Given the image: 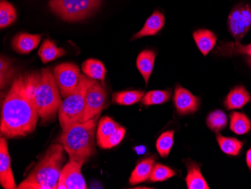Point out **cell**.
Returning <instances> with one entry per match:
<instances>
[{
    "mask_svg": "<svg viewBox=\"0 0 251 189\" xmlns=\"http://www.w3.org/2000/svg\"><path fill=\"white\" fill-rule=\"evenodd\" d=\"M36 76V73L18 76L4 99L0 131L5 137H22L36 130L39 117L34 101Z\"/></svg>",
    "mask_w": 251,
    "mask_h": 189,
    "instance_id": "6da1fadb",
    "label": "cell"
},
{
    "mask_svg": "<svg viewBox=\"0 0 251 189\" xmlns=\"http://www.w3.org/2000/svg\"><path fill=\"white\" fill-rule=\"evenodd\" d=\"M63 150L64 148L60 143L50 146L18 189H56L66 161Z\"/></svg>",
    "mask_w": 251,
    "mask_h": 189,
    "instance_id": "7a4b0ae2",
    "label": "cell"
},
{
    "mask_svg": "<svg viewBox=\"0 0 251 189\" xmlns=\"http://www.w3.org/2000/svg\"><path fill=\"white\" fill-rule=\"evenodd\" d=\"M95 121L92 118L63 128L57 141L67 152L70 161L85 163L95 155Z\"/></svg>",
    "mask_w": 251,
    "mask_h": 189,
    "instance_id": "3957f363",
    "label": "cell"
},
{
    "mask_svg": "<svg viewBox=\"0 0 251 189\" xmlns=\"http://www.w3.org/2000/svg\"><path fill=\"white\" fill-rule=\"evenodd\" d=\"M34 101L42 123L47 124L54 120L62 101L50 69H42L40 73H36Z\"/></svg>",
    "mask_w": 251,
    "mask_h": 189,
    "instance_id": "277c9868",
    "label": "cell"
},
{
    "mask_svg": "<svg viewBox=\"0 0 251 189\" xmlns=\"http://www.w3.org/2000/svg\"><path fill=\"white\" fill-rule=\"evenodd\" d=\"M96 81L86 75H81L75 90L62 101L59 108V121L63 129L73 124L81 122L86 94L89 87Z\"/></svg>",
    "mask_w": 251,
    "mask_h": 189,
    "instance_id": "5b68a950",
    "label": "cell"
},
{
    "mask_svg": "<svg viewBox=\"0 0 251 189\" xmlns=\"http://www.w3.org/2000/svg\"><path fill=\"white\" fill-rule=\"evenodd\" d=\"M101 0H50L52 12L69 22L83 21L100 8Z\"/></svg>",
    "mask_w": 251,
    "mask_h": 189,
    "instance_id": "8992f818",
    "label": "cell"
},
{
    "mask_svg": "<svg viewBox=\"0 0 251 189\" xmlns=\"http://www.w3.org/2000/svg\"><path fill=\"white\" fill-rule=\"evenodd\" d=\"M53 74L59 91L64 98L75 90L81 76L78 66L71 63H63L56 66Z\"/></svg>",
    "mask_w": 251,
    "mask_h": 189,
    "instance_id": "52a82bcc",
    "label": "cell"
},
{
    "mask_svg": "<svg viewBox=\"0 0 251 189\" xmlns=\"http://www.w3.org/2000/svg\"><path fill=\"white\" fill-rule=\"evenodd\" d=\"M251 27V8L238 5L232 9L228 18V29L237 42H240Z\"/></svg>",
    "mask_w": 251,
    "mask_h": 189,
    "instance_id": "ba28073f",
    "label": "cell"
},
{
    "mask_svg": "<svg viewBox=\"0 0 251 189\" xmlns=\"http://www.w3.org/2000/svg\"><path fill=\"white\" fill-rule=\"evenodd\" d=\"M107 92L105 87L96 81L87 90L81 122L92 119L105 108Z\"/></svg>",
    "mask_w": 251,
    "mask_h": 189,
    "instance_id": "9c48e42d",
    "label": "cell"
},
{
    "mask_svg": "<svg viewBox=\"0 0 251 189\" xmlns=\"http://www.w3.org/2000/svg\"><path fill=\"white\" fill-rule=\"evenodd\" d=\"M84 162L70 161L66 163L60 173L58 189H86L85 180L81 173V167Z\"/></svg>",
    "mask_w": 251,
    "mask_h": 189,
    "instance_id": "30bf717a",
    "label": "cell"
},
{
    "mask_svg": "<svg viewBox=\"0 0 251 189\" xmlns=\"http://www.w3.org/2000/svg\"><path fill=\"white\" fill-rule=\"evenodd\" d=\"M173 101L177 113L180 115L195 113L200 108L198 97L180 85L176 87Z\"/></svg>",
    "mask_w": 251,
    "mask_h": 189,
    "instance_id": "8fae6325",
    "label": "cell"
},
{
    "mask_svg": "<svg viewBox=\"0 0 251 189\" xmlns=\"http://www.w3.org/2000/svg\"><path fill=\"white\" fill-rule=\"evenodd\" d=\"M0 184L5 189H18L11 170L8 143L2 137L0 139Z\"/></svg>",
    "mask_w": 251,
    "mask_h": 189,
    "instance_id": "7c38bea8",
    "label": "cell"
},
{
    "mask_svg": "<svg viewBox=\"0 0 251 189\" xmlns=\"http://www.w3.org/2000/svg\"><path fill=\"white\" fill-rule=\"evenodd\" d=\"M42 36V35L39 34H29L26 32H21L12 39L11 46L18 53L26 54L39 46Z\"/></svg>",
    "mask_w": 251,
    "mask_h": 189,
    "instance_id": "4fadbf2b",
    "label": "cell"
},
{
    "mask_svg": "<svg viewBox=\"0 0 251 189\" xmlns=\"http://www.w3.org/2000/svg\"><path fill=\"white\" fill-rule=\"evenodd\" d=\"M165 21L166 20H165L164 15L161 12L156 11L147 19L142 29L134 35L132 40L140 39L145 36H155L157 32L163 29Z\"/></svg>",
    "mask_w": 251,
    "mask_h": 189,
    "instance_id": "5bb4252c",
    "label": "cell"
},
{
    "mask_svg": "<svg viewBox=\"0 0 251 189\" xmlns=\"http://www.w3.org/2000/svg\"><path fill=\"white\" fill-rule=\"evenodd\" d=\"M251 101V97L247 89L243 86H237L226 96L224 105L228 110L239 109Z\"/></svg>",
    "mask_w": 251,
    "mask_h": 189,
    "instance_id": "9a60e30c",
    "label": "cell"
},
{
    "mask_svg": "<svg viewBox=\"0 0 251 189\" xmlns=\"http://www.w3.org/2000/svg\"><path fill=\"white\" fill-rule=\"evenodd\" d=\"M155 160L156 158L148 157L141 161L131 173L129 184L135 186L148 180L154 166Z\"/></svg>",
    "mask_w": 251,
    "mask_h": 189,
    "instance_id": "2e32d148",
    "label": "cell"
},
{
    "mask_svg": "<svg viewBox=\"0 0 251 189\" xmlns=\"http://www.w3.org/2000/svg\"><path fill=\"white\" fill-rule=\"evenodd\" d=\"M155 59H156V54L151 50L143 51L137 57V69L140 72L146 85H148L151 76L153 73Z\"/></svg>",
    "mask_w": 251,
    "mask_h": 189,
    "instance_id": "e0dca14e",
    "label": "cell"
},
{
    "mask_svg": "<svg viewBox=\"0 0 251 189\" xmlns=\"http://www.w3.org/2000/svg\"><path fill=\"white\" fill-rule=\"evenodd\" d=\"M193 39L195 40L197 47L204 56L214 49L217 42V36L214 32L208 29H198L193 32Z\"/></svg>",
    "mask_w": 251,
    "mask_h": 189,
    "instance_id": "ac0fdd59",
    "label": "cell"
},
{
    "mask_svg": "<svg viewBox=\"0 0 251 189\" xmlns=\"http://www.w3.org/2000/svg\"><path fill=\"white\" fill-rule=\"evenodd\" d=\"M189 189H209V186L201 174L200 166L194 162L187 163V175L185 179Z\"/></svg>",
    "mask_w": 251,
    "mask_h": 189,
    "instance_id": "d6986e66",
    "label": "cell"
},
{
    "mask_svg": "<svg viewBox=\"0 0 251 189\" xmlns=\"http://www.w3.org/2000/svg\"><path fill=\"white\" fill-rule=\"evenodd\" d=\"M66 52L62 48H58L54 42L47 39L44 41L39 51V56L44 63H50L59 57H63Z\"/></svg>",
    "mask_w": 251,
    "mask_h": 189,
    "instance_id": "ffe728a7",
    "label": "cell"
},
{
    "mask_svg": "<svg viewBox=\"0 0 251 189\" xmlns=\"http://www.w3.org/2000/svg\"><path fill=\"white\" fill-rule=\"evenodd\" d=\"M83 73L87 77L94 80L103 81L106 75V70L103 63L97 59H89L82 63Z\"/></svg>",
    "mask_w": 251,
    "mask_h": 189,
    "instance_id": "44dd1931",
    "label": "cell"
},
{
    "mask_svg": "<svg viewBox=\"0 0 251 189\" xmlns=\"http://www.w3.org/2000/svg\"><path fill=\"white\" fill-rule=\"evenodd\" d=\"M251 121L245 114L233 112L230 115V130L235 135H246L251 131Z\"/></svg>",
    "mask_w": 251,
    "mask_h": 189,
    "instance_id": "7402d4cb",
    "label": "cell"
},
{
    "mask_svg": "<svg viewBox=\"0 0 251 189\" xmlns=\"http://www.w3.org/2000/svg\"><path fill=\"white\" fill-rule=\"evenodd\" d=\"M217 139L222 152L231 156L239 155L243 147V142L236 138L226 137L221 135H218Z\"/></svg>",
    "mask_w": 251,
    "mask_h": 189,
    "instance_id": "603a6c76",
    "label": "cell"
},
{
    "mask_svg": "<svg viewBox=\"0 0 251 189\" xmlns=\"http://www.w3.org/2000/svg\"><path fill=\"white\" fill-rule=\"evenodd\" d=\"M145 93L142 91H120L113 94V102L121 106H131L142 101Z\"/></svg>",
    "mask_w": 251,
    "mask_h": 189,
    "instance_id": "cb8c5ba5",
    "label": "cell"
},
{
    "mask_svg": "<svg viewBox=\"0 0 251 189\" xmlns=\"http://www.w3.org/2000/svg\"><path fill=\"white\" fill-rule=\"evenodd\" d=\"M121 127V125H118L116 121L110 117H103L100 120L97 129V143L103 142Z\"/></svg>",
    "mask_w": 251,
    "mask_h": 189,
    "instance_id": "d4e9b609",
    "label": "cell"
},
{
    "mask_svg": "<svg viewBox=\"0 0 251 189\" xmlns=\"http://www.w3.org/2000/svg\"><path fill=\"white\" fill-rule=\"evenodd\" d=\"M17 12L15 7L6 0L0 2V27L1 29L11 26L16 21Z\"/></svg>",
    "mask_w": 251,
    "mask_h": 189,
    "instance_id": "484cf974",
    "label": "cell"
},
{
    "mask_svg": "<svg viewBox=\"0 0 251 189\" xmlns=\"http://www.w3.org/2000/svg\"><path fill=\"white\" fill-rule=\"evenodd\" d=\"M174 144V131H168L163 133L156 143L158 153L162 158H167Z\"/></svg>",
    "mask_w": 251,
    "mask_h": 189,
    "instance_id": "4316f807",
    "label": "cell"
},
{
    "mask_svg": "<svg viewBox=\"0 0 251 189\" xmlns=\"http://www.w3.org/2000/svg\"><path fill=\"white\" fill-rule=\"evenodd\" d=\"M206 121L207 125L211 131L218 133L226 127L228 120L226 115L223 111L216 110L208 115Z\"/></svg>",
    "mask_w": 251,
    "mask_h": 189,
    "instance_id": "83f0119b",
    "label": "cell"
},
{
    "mask_svg": "<svg viewBox=\"0 0 251 189\" xmlns=\"http://www.w3.org/2000/svg\"><path fill=\"white\" fill-rule=\"evenodd\" d=\"M171 93L167 91H151L144 95L142 103L145 106L159 105L169 101Z\"/></svg>",
    "mask_w": 251,
    "mask_h": 189,
    "instance_id": "f1b7e54d",
    "label": "cell"
},
{
    "mask_svg": "<svg viewBox=\"0 0 251 189\" xmlns=\"http://www.w3.org/2000/svg\"><path fill=\"white\" fill-rule=\"evenodd\" d=\"M176 172L161 163H156L148 180L150 182H163L176 176Z\"/></svg>",
    "mask_w": 251,
    "mask_h": 189,
    "instance_id": "f546056e",
    "label": "cell"
},
{
    "mask_svg": "<svg viewBox=\"0 0 251 189\" xmlns=\"http://www.w3.org/2000/svg\"><path fill=\"white\" fill-rule=\"evenodd\" d=\"M125 135V128L121 127L114 134H112L111 136H108L107 139H105L103 142L98 144V146L101 148V149H111V148L115 147V146H118V144L121 143Z\"/></svg>",
    "mask_w": 251,
    "mask_h": 189,
    "instance_id": "4dcf8cb0",
    "label": "cell"
},
{
    "mask_svg": "<svg viewBox=\"0 0 251 189\" xmlns=\"http://www.w3.org/2000/svg\"><path fill=\"white\" fill-rule=\"evenodd\" d=\"M14 70L11 66V62L1 57V62H0V84H1V89L3 88L7 83L8 82L11 77L13 76Z\"/></svg>",
    "mask_w": 251,
    "mask_h": 189,
    "instance_id": "1f68e13d",
    "label": "cell"
},
{
    "mask_svg": "<svg viewBox=\"0 0 251 189\" xmlns=\"http://www.w3.org/2000/svg\"><path fill=\"white\" fill-rule=\"evenodd\" d=\"M219 49H222V52H224V54L229 53L230 54H242L248 55L251 57V43L248 46H242L238 42L237 43L229 42V43L225 44L224 45V47L221 49L219 48Z\"/></svg>",
    "mask_w": 251,
    "mask_h": 189,
    "instance_id": "d6a6232c",
    "label": "cell"
},
{
    "mask_svg": "<svg viewBox=\"0 0 251 189\" xmlns=\"http://www.w3.org/2000/svg\"><path fill=\"white\" fill-rule=\"evenodd\" d=\"M246 162L248 167L251 170V149H250L247 152Z\"/></svg>",
    "mask_w": 251,
    "mask_h": 189,
    "instance_id": "836d02e7",
    "label": "cell"
},
{
    "mask_svg": "<svg viewBox=\"0 0 251 189\" xmlns=\"http://www.w3.org/2000/svg\"><path fill=\"white\" fill-rule=\"evenodd\" d=\"M247 63H248V64L251 67V56H248V57H247L246 59Z\"/></svg>",
    "mask_w": 251,
    "mask_h": 189,
    "instance_id": "e575fe53",
    "label": "cell"
}]
</instances>
